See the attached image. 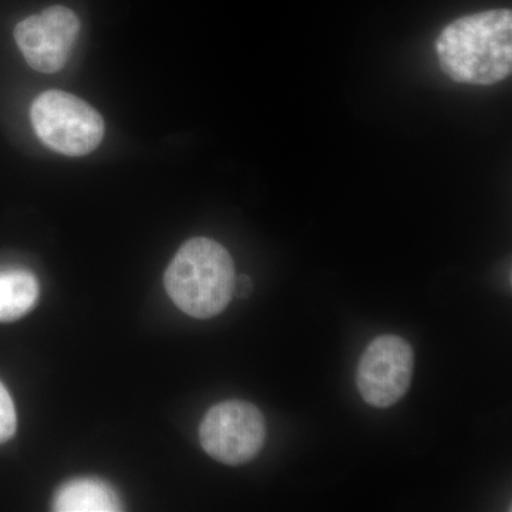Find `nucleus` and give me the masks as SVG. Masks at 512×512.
<instances>
[{
  "instance_id": "obj_7",
  "label": "nucleus",
  "mask_w": 512,
  "mask_h": 512,
  "mask_svg": "<svg viewBox=\"0 0 512 512\" xmlns=\"http://www.w3.org/2000/svg\"><path fill=\"white\" fill-rule=\"evenodd\" d=\"M55 511L111 512L120 511L121 503L116 491L94 478H79L64 484L55 497Z\"/></svg>"
},
{
  "instance_id": "obj_6",
  "label": "nucleus",
  "mask_w": 512,
  "mask_h": 512,
  "mask_svg": "<svg viewBox=\"0 0 512 512\" xmlns=\"http://www.w3.org/2000/svg\"><path fill=\"white\" fill-rule=\"evenodd\" d=\"M80 20L66 6H50L18 23L15 40L26 62L40 73L60 72L72 55Z\"/></svg>"
},
{
  "instance_id": "obj_3",
  "label": "nucleus",
  "mask_w": 512,
  "mask_h": 512,
  "mask_svg": "<svg viewBox=\"0 0 512 512\" xmlns=\"http://www.w3.org/2000/svg\"><path fill=\"white\" fill-rule=\"evenodd\" d=\"M30 120L42 143L63 156H87L103 141V117L74 94L60 90L40 94L33 101Z\"/></svg>"
},
{
  "instance_id": "obj_9",
  "label": "nucleus",
  "mask_w": 512,
  "mask_h": 512,
  "mask_svg": "<svg viewBox=\"0 0 512 512\" xmlns=\"http://www.w3.org/2000/svg\"><path fill=\"white\" fill-rule=\"evenodd\" d=\"M16 426H18V417H16L15 404L8 389L0 383V444L12 439L13 434L16 433Z\"/></svg>"
},
{
  "instance_id": "obj_1",
  "label": "nucleus",
  "mask_w": 512,
  "mask_h": 512,
  "mask_svg": "<svg viewBox=\"0 0 512 512\" xmlns=\"http://www.w3.org/2000/svg\"><path fill=\"white\" fill-rule=\"evenodd\" d=\"M436 53L441 70L454 82H503L512 70L511 10H487L448 23L437 37Z\"/></svg>"
},
{
  "instance_id": "obj_8",
  "label": "nucleus",
  "mask_w": 512,
  "mask_h": 512,
  "mask_svg": "<svg viewBox=\"0 0 512 512\" xmlns=\"http://www.w3.org/2000/svg\"><path fill=\"white\" fill-rule=\"evenodd\" d=\"M39 284L28 271L0 272V322H13L35 308Z\"/></svg>"
},
{
  "instance_id": "obj_4",
  "label": "nucleus",
  "mask_w": 512,
  "mask_h": 512,
  "mask_svg": "<svg viewBox=\"0 0 512 512\" xmlns=\"http://www.w3.org/2000/svg\"><path fill=\"white\" fill-rule=\"evenodd\" d=\"M266 439V423L258 407L242 400L215 404L200 426L205 453L227 466H241L258 456Z\"/></svg>"
},
{
  "instance_id": "obj_5",
  "label": "nucleus",
  "mask_w": 512,
  "mask_h": 512,
  "mask_svg": "<svg viewBox=\"0 0 512 512\" xmlns=\"http://www.w3.org/2000/svg\"><path fill=\"white\" fill-rule=\"evenodd\" d=\"M414 372V352L400 336H379L367 346L357 365L356 384L370 406L386 409L402 400Z\"/></svg>"
},
{
  "instance_id": "obj_2",
  "label": "nucleus",
  "mask_w": 512,
  "mask_h": 512,
  "mask_svg": "<svg viewBox=\"0 0 512 512\" xmlns=\"http://www.w3.org/2000/svg\"><path fill=\"white\" fill-rule=\"evenodd\" d=\"M234 261L210 238H192L178 249L164 275L168 296L180 311L197 319L220 315L234 296Z\"/></svg>"
},
{
  "instance_id": "obj_10",
  "label": "nucleus",
  "mask_w": 512,
  "mask_h": 512,
  "mask_svg": "<svg viewBox=\"0 0 512 512\" xmlns=\"http://www.w3.org/2000/svg\"><path fill=\"white\" fill-rule=\"evenodd\" d=\"M234 293L238 296V298L245 299L248 298L252 293V282L249 279V276H239V278H235L234 284Z\"/></svg>"
}]
</instances>
